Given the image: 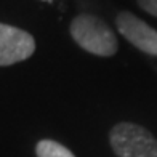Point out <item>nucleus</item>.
<instances>
[{"label":"nucleus","mask_w":157,"mask_h":157,"mask_svg":"<svg viewBox=\"0 0 157 157\" xmlns=\"http://www.w3.org/2000/svg\"><path fill=\"white\" fill-rule=\"evenodd\" d=\"M37 157H75L66 146L53 140H42L35 147Z\"/></svg>","instance_id":"obj_5"},{"label":"nucleus","mask_w":157,"mask_h":157,"mask_svg":"<svg viewBox=\"0 0 157 157\" xmlns=\"http://www.w3.org/2000/svg\"><path fill=\"white\" fill-rule=\"evenodd\" d=\"M109 141L119 157H157V140L141 125L117 124L111 130Z\"/></svg>","instance_id":"obj_2"},{"label":"nucleus","mask_w":157,"mask_h":157,"mask_svg":"<svg viewBox=\"0 0 157 157\" xmlns=\"http://www.w3.org/2000/svg\"><path fill=\"white\" fill-rule=\"evenodd\" d=\"M136 2L144 11L151 13L152 16H157V0H136Z\"/></svg>","instance_id":"obj_6"},{"label":"nucleus","mask_w":157,"mask_h":157,"mask_svg":"<svg viewBox=\"0 0 157 157\" xmlns=\"http://www.w3.org/2000/svg\"><path fill=\"white\" fill-rule=\"evenodd\" d=\"M34 52L35 40L29 32L0 23V66L24 61Z\"/></svg>","instance_id":"obj_3"},{"label":"nucleus","mask_w":157,"mask_h":157,"mask_svg":"<svg viewBox=\"0 0 157 157\" xmlns=\"http://www.w3.org/2000/svg\"><path fill=\"white\" fill-rule=\"evenodd\" d=\"M120 35L146 55L157 56V31L130 11H120L116 18Z\"/></svg>","instance_id":"obj_4"},{"label":"nucleus","mask_w":157,"mask_h":157,"mask_svg":"<svg viewBox=\"0 0 157 157\" xmlns=\"http://www.w3.org/2000/svg\"><path fill=\"white\" fill-rule=\"evenodd\" d=\"M71 35L80 48L98 56H112L119 48L112 29L93 15L75 16L71 23Z\"/></svg>","instance_id":"obj_1"}]
</instances>
